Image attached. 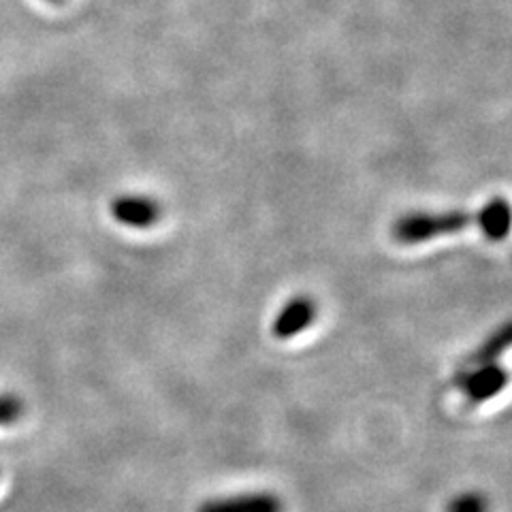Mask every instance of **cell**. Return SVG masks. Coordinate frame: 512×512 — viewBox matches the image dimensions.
I'll list each match as a JSON object with an SVG mask.
<instances>
[{
  "instance_id": "obj_1",
  "label": "cell",
  "mask_w": 512,
  "mask_h": 512,
  "mask_svg": "<svg viewBox=\"0 0 512 512\" xmlns=\"http://www.w3.org/2000/svg\"><path fill=\"white\" fill-rule=\"evenodd\" d=\"M480 229L493 242H500L510 233V205L506 199L489 201L480 212H416L402 216L393 227V237L399 244H425L442 235H453L466 229Z\"/></svg>"
},
{
  "instance_id": "obj_2",
  "label": "cell",
  "mask_w": 512,
  "mask_h": 512,
  "mask_svg": "<svg viewBox=\"0 0 512 512\" xmlns=\"http://www.w3.org/2000/svg\"><path fill=\"white\" fill-rule=\"evenodd\" d=\"M457 382L463 389V393H466L470 404H483L506 387L508 372L498 363H483V365H476V370L468 372Z\"/></svg>"
},
{
  "instance_id": "obj_3",
  "label": "cell",
  "mask_w": 512,
  "mask_h": 512,
  "mask_svg": "<svg viewBox=\"0 0 512 512\" xmlns=\"http://www.w3.org/2000/svg\"><path fill=\"white\" fill-rule=\"evenodd\" d=\"M160 210L158 201L150 197H141V195H128L111 201V216H114L124 227H133V229H148L154 227L158 222Z\"/></svg>"
},
{
  "instance_id": "obj_4",
  "label": "cell",
  "mask_w": 512,
  "mask_h": 512,
  "mask_svg": "<svg viewBox=\"0 0 512 512\" xmlns=\"http://www.w3.org/2000/svg\"><path fill=\"white\" fill-rule=\"evenodd\" d=\"M197 512H284V504L276 493L256 491L233 495V498L207 500Z\"/></svg>"
},
{
  "instance_id": "obj_5",
  "label": "cell",
  "mask_w": 512,
  "mask_h": 512,
  "mask_svg": "<svg viewBox=\"0 0 512 512\" xmlns=\"http://www.w3.org/2000/svg\"><path fill=\"white\" fill-rule=\"evenodd\" d=\"M316 318V303L310 297H295L286 303L278 318L274 320L271 333L278 340L295 338L301 331H306Z\"/></svg>"
},
{
  "instance_id": "obj_6",
  "label": "cell",
  "mask_w": 512,
  "mask_h": 512,
  "mask_svg": "<svg viewBox=\"0 0 512 512\" xmlns=\"http://www.w3.org/2000/svg\"><path fill=\"white\" fill-rule=\"evenodd\" d=\"M508 346H510V325H504L498 333L491 335V338L483 344V348H480L478 352H474L472 363L474 365L493 363Z\"/></svg>"
},
{
  "instance_id": "obj_7",
  "label": "cell",
  "mask_w": 512,
  "mask_h": 512,
  "mask_svg": "<svg viewBox=\"0 0 512 512\" xmlns=\"http://www.w3.org/2000/svg\"><path fill=\"white\" fill-rule=\"evenodd\" d=\"M446 512H489V500L483 493H461L446 506Z\"/></svg>"
},
{
  "instance_id": "obj_8",
  "label": "cell",
  "mask_w": 512,
  "mask_h": 512,
  "mask_svg": "<svg viewBox=\"0 0 512 512\" xmlns=\"http://www.w3.org/2000/svg\"><path fill=\"white\" fill-rule=\"evenodd\" d=\"M24 416V402L15 395H0V425H11Z\"/></svg>"
},
{
  "instance_id": "obj_9",
  "label": "cell",
  "mask_w": 512,
  "mask_h": 512,
  "mask_svg": "<svg viewBox=\"0 0 512 512\" xmlns=\"http://www.w3.org/2000/svg\"><path fill=\"white\" fill-rule=\"evenodd\" d=\"M50 3H58V0H50Z\"/></svg>"
}]
</instances>
